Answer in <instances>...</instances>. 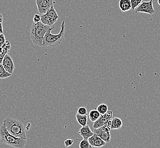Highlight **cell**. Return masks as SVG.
Segmentation results:
<instances>
[{
    "mask_svg": "<svg viewBox=\"0 0 160 148\" xmlns=\"http://www.w3.org/2000/svg\"><path fill=\"white\" fill-rule=\"evenodd\" d=\"M0 141L3 144L16 148H24L27 143V139L17 137L10 134L3 123L0 127Z\"/></svg>",
    "mask_w": 160,
    "mask_h": 148,
    "instance_id": "1",
    "label": "cell"
},
{
    "mask_svg": "<svg viewBox=\"0 0 160 148\" xmlns=\"http://www.w3.org/2000/svg\"><path fill=\"white\" fill-rule=\"evenodd\" d=\"M53 29V26L50 27L47 31L46 33L43 38L42 46L55 47L58 46L64 40L65 35V22L62 21V22L61 29L58 34H52L51 31Z\"/></svg>",
    "mask_w": 160,
    "mask_h": 148,
    "instance_id": "2",
    "label": "cell"
},
{
    "mask_svg": "<svg viewBox=\"0 0 160 148\" xmlns=\"http://www.w3.org/2000/svg\"><path fill=\"white\" fill-rule=\"evenodd\" d=\"M3 123L5 125L7 130L13 136L27 139L26 129L21 121L15 119L7 117L3 120Z\"/></svg>",
    "mask_w": 160,
    "mask_h": 148,
    "instance_id": "3",
    "label": "cell"
},
{
    "mask_svg": "<svg viewBox=\"0 0 160 148\" xmlns=\"http://www.w3.org/2000/svg\"><path fill=\"white\" fill-rule=\"evenodd\" d=\"M50 27L51 26L44 25L41 21L38 23L34 22L30 29V38L32 42L36 45L42 46L43 38Z\"/></svg>",
    "mask_w": 160,
    "mask_h": 148,
    "instance_id": "4",
    "label": "cell"
},
{
    "mask_svg": "<svg viewBox=\"0 0 160 148\" xmlns=\"http://www.w3.org/2000/svg\"><path fill=\"white\" fill-rule=\"evenodd\" d=\"M40 21L44 25H48L49 26H52L55 24L59 17L54 8L53 3L49 9L44 14H42Z\"/></svg>",
    "mask_w": 160,
    "mask_h": 148,
    "instance_id": "5",
    "label": "cell"
},
{
    "mask_svg": "<svg viewBox=\"0 0 160 148\" xmlns=\"http://www.w3.org/2000/svg\"><path fill=\"white\" fill-rule=\"evenodd\" d=\"M135 12L136 13H144L149 14L151 15L155 13V10L153 5V0H149L144 2L142 1V3L136 8Z\"/></svg>",
    "mask_w": 160,
    "mask_h": 148,
    "instance_id": "6",
    "label": "cell"
},
{
    "mask_svg": "<svg viewBox=\"0 0 160 148\" xmlns=\"http://www.w3.org/2000/svg\"><path fill=\"white\" fill-rule=\"evenodd\" d=\"M111 128L106 125H103V127L99 128L97 129H94V133L99 136L101 139L105 141L106 143L110 142L111 140V134H110Z\"/></svg>",
    "mask_w": 160,
    "mask_h": 148,
    "instance_id": "7",
    "label": "cell"
},
{
    "mask_svg": "<svg viewBox=\"0 0 160 148\" xmlns=\"http://www.w3.org/2000/svg\"><path fill=\"white\" fill-rule=\"evenodd\" d=\"M38 12L41 14L47 12L53 3V0H36Z\"/></svg>",
    "mask_w": 160,
    "mask_h": 148,
    "instance_id": "8",
    "label": "cell"
},
{
    "mask_svg": "<svg viewBox=\"0 0 160 148\" xmlns=\"http://www.w3.org/2000/svg\"><path fill=\"white\" fill-rule=\"evenodd\" d=\"M2 65H3V67L6 71L9 72L10 74H12L15 68V66L12 58L9 55L6 54L3 57Z\"/></svg>",
    "mask_w": 160,
    "mask_h": 148,
    "instance_id": "9",
    "label": "cell"
},
{
    "mask_svg": "<svg viewBox=\"0 0 160 148\" xmlns=\"http://www.w3.org/2000/svg\"><path fill=\"white\" fill-rule=\"evenodd\" d=\"M88 141L90 144L92 146V147L96 148H101L106 145V142L101 139L99 136H97L96 133H94L92 136H91L88 139Z\"/></svg>",
    "mask_w": 160,
    "mask_h": 148,
    "instance_id": "10",
    "label": "cell"
},
{
    "mask_svg": "<svg viewBox=\"0 0 160 148\" xmlns=\"http://www.w3.org/2000/svg\"><path fill=\"white\" fill-rule=\"evenodd\" d=\"M79 134L83 137V139L88 140V139L92 136L94 133L92 132V130L88 125L82 127L79 130Z\"/></svg>",
    "mask_w": 160,
    "mask_h": 148,
    "instance_id": "11",
    "label": "cell"
},
{
    "mask_svg": "<svg viewBox=\"0 0 160 148\" xmlns=\"http://www.w3.org/2000/svg\"><path fill=\"white\" fill-rule=\"evenodd\" d=\"M108 120H109V119H108L106 114H101L100 117H99L98 119L96 121L94 122L93 125H92L93 128L94 129H97L99 128L103 127L105 125L106 121Z\"/></svg>",
    "mask_w": 160,
    "mask_h": 148,
    "instance_id": "12",
    "label": "cell"
},
{
    "mask_svg": "<svg viewBox=\"0 0 160 148\" xmlns=\"http://www.w3.org/2000/svg\"><path fill=\"white\" fill-rule=\"evenodd\" d=\"M119 5L120 9L123 12H126L131 9V3L130 0H119Z\"/></svg>",
    "mask_w": 160,
    "mask_h": 148,
    "instance_id": "13",
    "label": "cell"
},
{
    "mask_svg": "<svg viewBox=\"0 0 160 148\" xmlns=\"http://www.w3.org/2000/svg\"><path fill=\"white\" fill-rule=\"evenodd\" d=\"M123 122L120 118L114 117L111 120V130H119L122 127Z\"/></svg>",
    "mask_w": 160,
    "mask_h": 148,
    "instance_id": "14",
    "label": "cell"
},
{
    "mask_svg": "<svg viewBox=\"0 0 160 148\" xmlns=\"http://www.w3.org/2000/svg\"><path fill=\"white\" fill-rule=\"evenodd\" d=\"M2 51L0 54V63H2V61L3 60V57L6 55L8 51H9L11 48V44L9 40H6L5 43L3 44L2 46Z\"/></svg>",
    "mask_w": 160,
    "mask_h": 148,
    "instance_id": "15",
    "label": "cell"
},
{
    "mask_svg": "<svg viewBox=\"0 0 160 148\" xmlns=\"http://www.w3.org/2000/svg\"><path fill=\"white\" fill-rule=\"evenodd\" d=\"M76 119L77 120V122L81 125L82 127L85 126L87 125L88 123V114L86 115H82L78 114V113L76 114Z\"/></svg>",
    "mask_w": 160,
    "mask_h": 148,
    "instance_id": "16",
    "label": "cell"
},
{
    "mask_svg": "<svg viewBox=\"0 0 160 148\" xmlns=\"http://www.w3.org/2000/svg\"><path fill=\"white\" fill-rule=\"evenodd\" d=\"M100 116L101 114L98 111H97V109H92L89 112L90 119L91 121H92L93 123L96 121L99 117H100Z\"/></svg>",
    "mask_w": 160,
    "mask_h": 148,
    "instance_id": "17",
    "label": "cell"
},
{
    "mask_svg": "<svg viewBox=\"0 0 160 148\" xmlns=\"http://www.w3.org/2000/svg\"><path fill=\"white\" fill-rule=\"evenodd\" d=\"M12 74H10L3 67L2 63H0V79H6L12 76Z\"/></svg>",
    "mask_w": 160,
    "mask_h": 148,
    "instance_id": "18",
    "label": "cell"
},
{
    "mask_svg": "<svg viewBox=\"0 0 160 148\" xmlns=\"http://www.w3.org/2000/svg\"><path fill=\"white\" fill-rule=\"evenodd\" d=\"M97 109L100 113V114H105L108 111V105H106L104 103H102L97 107Z\"/></svg>",
    "mask_w": 160,
    "mask_h": 148,
    "instance_id": "19",
    "label": "cell"
},
{
    "mask_svg": "<svg viewBox=\"0 0 160 148\" xmlns=\"http://www.w3.org/2000/svg\"><path fill=\"white\" fill-rule=\"evenodd\" d=\"M80 148H92V146L90 144L88 140L83 139L82 141H81L79 145Z\"/></svg>",
    "mask_w": 160,
    "mask_h": 148,
    "instance_id": "20",
    "label": "cell"
},
{
    "mask_svg": "<svg viewBox=\"0 0 160 148\" xmlns=\"http://www.w3.org/2000/svg\"><path fill=\"white\" fill-rule=\"evenodd\" d=\"M131 3V9L133 10L135 9L136 8L139 6L142 2V0H130Z\"/></svg>",
    "mask_w": 160,
    "mask_h": 148,
    "instance_id": "21",
    "label": "cell"
},
{
    "mask_svg": "<svg viewBox=\"0 0 160 148\" xmlns=\"http://www.w3.org/2000/svg\"><path fill=\"white\" fill-rule=\"evenodd\" d=\"M77 113L78 114H82V115H86V114H88V111L85 107H81L78 108V109L77 111Z\"/></svg>",
    "mask_w": 160,
    "mask_h": 148,
    "instance_id": "22",
    "label": "cell"
},
{
    "mask_svg": "<svg viewBox=\"0 0 160 148\" xmlns=\"http://www.w3.org/2000/svg\"><path fill=\"white\" fill-rule=\"evenodd\" d=\"M73 140L72 139H67L66 140H65L64 144L65 147L68 148L69 146H70L71 145L73 144Z\"/></svg>",
    "mask_w": 160,
    "mask_h": 148,
    "instance_id": "23",
    "label": "cell"
},
{
    "mask_svg": "<svg viewBox=\"0 0 160 148\" xmlns=\"http://www.w3.org/2000/svg\"><path fill=\"white\" fill-rule=\"evenodd\" d=\"M40 19H41V17L39 14H36L34 15V17H33V21H34V23L39 22L40 21Z\"/></svg>",
    "mask_w": 160,
    "mask_h": 148,
    "instance_id": "24",
    "label": "cell"
},
{
    "mask_svg": "<svg viewBox=\"0 0 160 148\" xmlns=\"http://www.w3.org/2000/svg\"><path fill=\"white\" fill-rule=\"evenodd\" d=\"M5 42H6V40H5V35L3 33H1L0 34V43L3 45V44L5 43Z\"/></svg>",
    "mask_w": 160,
    "mask_h": 148,
    "instance_id": "25",
    "label": "cell"
},
{
    "mask_svg": "<svg viewBox=\"0 0 160 148\" xmlns=\"http://www.w3.org/2000/svg\"><path fill=\"white\" fill-rule=\"evenodd\" d=\"M0 32H1V33H3L2 23H0Z\"/></svg>",
    "mask_w": 160,
    "mask_h": 148,
    "instance_id": "26",
    "label": "cell"
},
{
    "mask_svg": "<svg viewBox=\"0 0 160 148\" xmlns=\"http://www.w3.org/2000/svg\"><path fill=\"white\" fill-rule=\"evenodd\" d=\"M3 21V15L0 13V23H2Z\"/></svg>",
    "mask_w": 160,
    "mask_h": 148,
    "instance_id": "27",
    "label": "cell"
},
{
    "mask_svg": "<svg viewBox=\"0 0 160 148\" xmlns=\"http://www.w3.org/2000/svg\"><path fill=\"white\" fill-rule=\"evenodd\" d=\"M30 127H31V124H30V123H28L27 126L25 127V129L27 130H28Z\"/></svg>",
    "mask_w": 160,
    "mask_h": 148,
    "instance_id": "28",
    "label": "cell"
},
{
    "mask_svg": "<svg viewBox=\"0 0 160 148\" xmlns=\"http://www.w3.org/2000/svg\"><path fill=\"white\" fill-rule=\"evenodd\" d=\"M2 47H0V54L2 53Z\"/></svg>",
    "mask_w": 160,
    "mask_h": 148,
    "instance_id": "29",
    "label": "cell"
},
{
    "mask_svg": "<svg viewBox=\"0 0 160 148\" xmlns=\"http://www.w3.org/2000/svg\"><path fill=\"white\" fill-rule=\"evenodd\" d=\"M157 3H158V5L160 6V0H157Z\"/></svg>",
    "mask_w": 160,
    "mask_h": 148,
    "instance_id": "30",
    "label": "cell"
},
{
    "mask_svg": "<svg viewBox=\"0 0 160 148\" xmlns=\"http://www.w3.org/2000/svg\"><path fill=\"white\" fill-rule=\"evenodd\" d=\"M2 45H1V43H0V47H2Z\"/></svg>",
    "mask_w": 160,
    "mask_h": 148,
    "instance_id": "31",
    "label": "cell"
},
{
    "mask_svg": "<svg viewBox=\"0 0 160 148\" xmlns=\"http://www.w3.org/2000/svg\"><path fill=\"white\" fill-rule=\"evenodd\" d=\"M1 34V32H0V34Z\"/></svg>",
    "mask_w": 160,
    "mask_h": 148,
    "instance_id": "32",
    "label": "cell"
}]
</instances>
